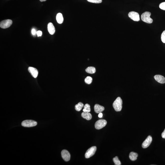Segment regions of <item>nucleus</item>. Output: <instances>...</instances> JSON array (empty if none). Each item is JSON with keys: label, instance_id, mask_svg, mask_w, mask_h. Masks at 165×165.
I'll return each instance as SVG.
<instances>
[{"label": "nucleus", "instance_id": "obj_1", "mask_svg": "<svg viewBox=\"0 0 165 165\" xmlns=\"http://www.w3.org/2000/svg\"><path fill=\"white\" fill-rule=\"evenodd\" d=\"M122 100L120 97H118L113 103V107L116 111H121L122 107Z\"/></svg>", "mask_w": 165, "mask_h": 165}, {"label": "nucleus", "instance_id": "obj_2", "mask_svg": "<svg viewBox=\"0 0 165 165\" xmlns=\"http://www.w3.org/2000/svg\"><path fill=\"white\" fill-rule=\"evenodd\" d=\"M151 15V13L149 12H146L143 13L141 16L142 20L147 23H152L153 22V20L150 17Z\"/></svg>", "mask_w": 165, "mask_h": 165}, {"label": "nucleus", "instance_id": "obj_3", "mask_svg": "<svg viewBox=\"0 0 165 165\" xmlns=\"http://www.w3.org/2000/svg\"><path fill=\"white\" fill-rule=\"evenodd\" d=\"M37 122L33 120H26L22 122L21 125L25 127H31L36 126Z\"/></svg>", "mask_w": 165, "mask_h": 165}, {"label": "nucleus", "instance_id": "obj_4", "mask_svg": "<svg viewBox=\"0 0 165 165\" xmlns=\"http://www.w3.org/2000/svg\"><path fill=\"white\" fill-rule=\"evenodd\" d=\"M96 150L97 148L95 146H93L90 147L86 151L85 154V157L86 159H89L93 156L95 154Z\"/></svg>", "mask_w": 165, "mask_h": 165}, {"label": "nucleus", "instance_id": "obj_5", "mask_svg": "<svg viewBox=\"0 0 165 165\" xmlns=\"http://www.w3.org/2000/svg\"><path fill=\"white\" fill-rule=\"evenodd\" d=\"M107 122L105 120H100L96 122L95 127L96 129L99 130L105 127L106 125Z\"/></svg>", "mask_w": 165, "mask_h": 165}, {"label": "nucleus", "instance_id": "obj_6", "mask_svg": "<svg viewBox=\"0 0 165 165\" xmlns=\"http://www.w3.org/2000/svg\"><path fill=\"white\" fill-rule=\"evenodd\" d=\"M12 23L11 20L7 19L1 21L0 23V27L2 29H5L9 27Z\"/></svg>", "mask_w": 165, "mask_h": 165}, {"label": "nucleus", "instance_id": "obj_7", "mask_svg": "<svg viewBox=\"0 0 165 165\" xmlns=\"http://www.w3.org/2000/svg\"><path fill=\"white\" fill-rule=\"evenodd\" d=\"M128 17L134 21H138L140 20V15L138 13L134 11H131L128 14Z\"/></svg>", "mask_w": 165, "mask_h": 165}, {"label": "nucleus", "instance_id": "obj_8", "mask_svg": "<svg viewBox=\"0 0 165 165\" xmlns=\"http://www.w3.org/2000/svg\"><path fill=\"white\" fill-rule=\"evenodd\" d=\"M152 138L151 136H149L146 140L144 141L142 144V147L143 148L145 149L149 147L152 143Z\"/></svg>", "mask_w": 165, "mask_h": 165}, {"label": "nucleus", "instance_id": "obj_9", "mask_svg": "<svg viewBox=\"0 0 165 165\" xmlns=\"http://www.w3.org/2000/svg\"><path fill=\"white\" fill-rule=\"evenodd\" d=\"M61 155L62 158L66 162H68L70 160V154L67 150H64L62 151L61 152Z\"/></svg>", "mask_w": 165, "mask_h": 165}, {"label": "nucleus", "instance_id": "obj_10", "mask_svg": "<svg viewBox=\"0 0 165 165\" xmlns=\"http://www.w3.org/2000/svg\"><path fill=\"white\" fill-rule=\"evenodd\" d=\"M28 71L34 78H37L38 75V72L36 69L32 67H29L28 68Z\"/></svg>", "mask_w": 165, "mask_h": 165}, {"label": "nucleus", "instance_id": "obj_11", "mask_svg": "<svg viewBox=\"0 0 165 165\" xmlns=\"http://www.w3.org/2000/svg\"><path fill=\"white\" fill-rule=\"evenodd\" d=\"M154 78L156 81L160 83L163 84L165 83V78L162 75H156L154 77Z\"/></svg>", "mask_w": 165, "mask_h": 165}, {"label": "nucleus", "instance_id": "obj_12", "mask_svg": "<svg viewBox=\"0 0 165 165\" xmlns=\"http://www.w3.org/2000/svg\"><path fill=\"white\" fill-rule=\"evenodd\" d=\"M94 110L95 113H99L103 111L104 110L105 108L103 106L96 104L94 106Z\"/></svg>", "mask_w": 165, "mask_h": 165}, {"label": "nucleus", "instance_id": "obj_13", "mask_svg": "<svg viewBox=\"0 0 165 165\" xmlns=\"http://www.w3.org/2000/svg\"><path fill=\"white\" fill-rule=\"evenodd\" d=\"M48 29L50 34L52 35L55 33V28L52 23H49L48 25Z\"/></svg>", "mask_w": 165, "mask_h": 165}, {"label": "nucleus", "instance_id": "obj_14", "mask_svg": "<svg viewBox=\"0 0 165 165\" xmlns=\"http://www.w3.org/2000/svg\"><path fill=\"white\" fill-rule=\"evenodd\" d=\"M82 116L83 118L87 120H91L92 117V115L90 113L86 112H82Z\"/></svg>", "mask_w": 165, "mask_h": 165}, {"label": "nucleus", "instance_id": "obj_15", "mask_svg": "<svg viewBox=\"0 0 165 165\" xmlns=\"http://www.w3.org/2000/svg\"><path fill=\"white\" fill-rule=\"evenodd\" d=\"M56 19L57 22L59 24H62L63 21V15L61 13H58L57 15Z\"/></svg>", "mask_w": 165, "mask_h": 165}, {"label": "nucleus", "instance_id": "obj_16", "mask_svg": "<svg viewBox=\"0 0 165 165\" xmlns=\"http://www.w3.org/2000/svg\"><path fill=\"white\" fill-rule=\"evenodd\" d=\"M138 154L137 153L134 152H131L129 154V158L132 161H135L137 159L138 157Z\"/></svg>", "mask_w": 165, "mask_h": 165}, {"label": "nucleus", "instance_id": "obj_17", "mask_svg": "<svg viewBox=\"0 0 165 165\" xmlns=\"http://www.w3.org/2000/svg\"><path fill=\"white\" fill-rule=\"evenodd\" d=\"M86 73L90 74H94L96 72V69L93 67H89L85 70Z\"/></svg>", "mask_w": 165, "mask_h": 165}, {"label": "nucleus", "instance_id": "obj_18", "mask_svg": "<svg viewBox=\"0 0 165 165\" xmlns=\"http://www.w3.org/2000/svg\"><path fill=\"white\" fill-rule=\"evenodd\" d=\"M84 106V105L82 102H80L78 104L75 105V109L77 111H80L82 110Z\"/></svg>", "mask_w": 165, "mask_h": 165}, {"label": "nucleus", "instance_id": "obj_19", "mask_svg": "<svg viewBox=\"0 0 165 165\" xmlns=\"http://www.w3.org/2000/svg\"><path fill=\"white\" fill-rule=\"evenodd\" d=\"M90 106L88 104H86L84 106V109H83V111L84 112H88L89 113L90 111Z\"/></svg>", "mask_w": 165, "mask_h": 165}, {"label": "nucleus", "instance_id": "obj_20", "mask_svg": "<svg viewBox=\"0 0 165 165\" xmlns=\"http://www.w3.org/2000/svg\"><path fill=\"white\" fill-rule=\"evenodd\" d=\"M85 82L87 84H90L92 82V78L90 77H87L85 79Z\"/></svg>", "mask_w": 165, "mask_h": 165}, {"label": "nucleus", "instance_id": "obj_21", "mask_svg": "<svg viewBox=\"0 0 165 165\" xmlns=\"http://www.w3.org/2000/svg\"><path fill=\"white\" fill-rule=\"evenodd\" d=\"M113 161L114 162L115 165H121V163L119 160V159L118 157L116 156L115 157L113 158Z\"/></svg>", "mask_w": 165, "mask_h": 165}, {"label": "nucleus", "instance_id": "obj_22", "mask_svg": "<svg viewBox=\"0 0 165 165\" xmlns=\"http://www.w3.org/2000/svg\"><path fill=\"white\" fill-rule=\"evenodd\" d=\"M88 2L91 3H100L102 2V0H87Z\"/></svg>", "mask_w": 165, "mask_h": 165}, {"label": "nucleus", "instance_id": "obj_23", "mask_svg": "<svg viewBox=\"0 0 165 165\" xmlns=\"http://www.w3.org/2000/svg\"><path fill=\"white\" fill-rule=\"evenodd\" d=\"M162 41V42L165 43V30L164 31L161 35V37Z\"/></svg>", "mask_w": 165, "mask_h": 165}, {"label": "nucleus", "instance_id": "obj_24", "mask_svg": "<svg viewBox=\"0 0 165 165\" xmlns=\"http://www.w3.org/2000/svg\"><path fill=\"white\" fill-rule=\"evenodd\" d=\"M159 7L162 10H165V2L161 3L159 5Z\"/></svg>", "mask_w": 165, "mask_h": 165}, {"label": "nucleus", "instance_id": "obj_25", "mask_svg": "<svg viewBox=\"0 0 165 165\" xmlns=\"http://www.w3.org/2000/svg\"><path fill=\"white\" fill-rule=\"evenodd\" d=\"M36 34H37L38 36L39 37V36H42V32L41 31H38L36 32Z\"/></svg>", "mask_w": 165, "mask_h": 165}, {"label": "nucleus", "instance_id": "obj_26", "mask_svg": "<svg viewBox=\"0 0 165 165\" xmlns=\"http://www.w3.org/2000/svg\"><path fill=\"white\" fill-rule=\"evenodd\" d=\"M162 136L163 138L165 139V129L162 134Z\"/></svg>", "mask_w": 165, "mask_h": 165}, {"label": "nucleus", "instance_id": "obj_27", "mask_svg": "<svg viewBox=\"0 0 165 165\" xmlns=\"http://www.w3.org/2000/svg\"><path fill=\"white\" fill-rule=\"evenodd\" d=\"M32 34L34 35H35L36 33V30L34 29H33L32 30Z\"/></svg>", "mask_w": 165, "mask_h": 165}, {"label": "nucleus", "instance_id": "obj_28", "mask_svg": "<svg viewBox=\"0 0 165 165\" xmlns=\"http://www.w3.org/2000/svg\"><path fill=\"white\" fill-rule=\"evenodd\" d=\"M103 114L102 113H99L98 115V117L99 118H102V117Z\"/></svg>", "mask_w": 165, "mask_h": 165}, {"label": "nucleus", "instance_id": "obj_29", "mask_svg": "<svg viewBox=\"0 0 165 165\" xmlns=\"http://www.w3.org/2000/svg\"><path fill=\"white\" fill-rule=\"evenodd\" d=\"M40 0L41 1V2H44V1H45L47 0Z\"/></svg>", "mask_w": 165, "mask_h": 165}]
</instances>
